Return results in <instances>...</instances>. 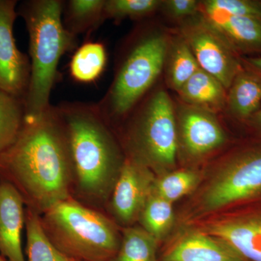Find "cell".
I'll use <instances>...</instances> for the list:
<instances>
[{
  "label": "cell",
  "mask_w": 261,
  "mask_h": 261,
  "mask_svg": "<svg viewBox=\"0 0 261 261\" xmlns=\"http://www.w3.org/2000/svg\"><path fill=\"white\" fill-rule=\"evenodd\" d=\"M0 179L11 184L25 207L40 216L72 197L69 145L56 106L25 117L18 137L0 155Z\"/></svg>",
  "instance_id": "cell-1"
},
{
  "label": "cell",
  "mask_w": 261,
  "mask_h": 261,
  "mask_svg": "<svg viewBox=\"0 0 261 261\" xmlns=\"http://www.w3.org/2000/svg\"><path fill=\"white\" fill-rule=\"evenodd\" d=\"M56 107L69 145L72 197L99 210L108 202L126 157L96 103L63 102Z\"/></svg>",
  "instance_id": "cell-2"
},
{
  "label": "cell",
  "mask_w": 261,
  "mask_h": 261,
  "mask_svg": "<svg viewBox=\"0 0 261 261\" xmlns=\"http://www.w3.org/2000/svg\"><path fill=\"white\" fill-rule=\"evenodd\" d=\"M63 4L61 0H28L17 8L29 37L31 75L24 100L25 118H36L50 108L60 60L76 47L77 37L63 25Z\"/></svg>",
  "instance_id": "cell-3"
},
{
  "label": "cell",
  "mask_w": 261,
  "mask_h": 261,
  "mask_svg": "<svg viewBox=\"0 0 261 261\" xmlns=\"http://www.w3.org/2000/svg\"><path fill=\"white\" fill-rule=\"evenodd\" d=\"M40 217L53 245L75 260L110 261L119 248L121 238L114 223L74 197L58 202Z\"/></svg>",
  "instance_id": "cell-4"
},
{
  "label": "cell",
  "mask_w": 261,
  "mask_h": 261,
  "mask_svg": "<svg viewBox=\"0 0 261 261\" xmlns=\"http://www.w3.org/2000/svg\"><path fill=\"white\" fill-rule=\"evenodd\" d=\"M117 68L107 93L96 103L111 127L127 118L159 78L166 62L168 39L161 33L138 36Z\"/></svg>",
  "instance_id": "cell-5"
},
{
  "label": "cell",
  "mask_w": 261,
  "mask_h": 261,
  "mask_svg": "<svg viewBox=\"0 0 261 261\" xmlns=\"http://www.w3.org/2000/svg\"><path fill=\"white\" fill-rule=\"evenodd\" d=\"M129 115L126 155L148 167L173 166L178 150L177 122L167 92L162 89L156 91L137 105Z\"/></svg>",
  "instance_id": "cell-6"
},
{
  "label": "cell",
  "mask_w": 261,
  "mask_h": 261,
  "mask_svg": "<svg viewBox=\"0 0 261 261\" xmlns=\"http://www.w3.org/2000/svg\"><path fill=\"white\" fill-rule=\"evenodd\" d=\"M261 195V147L235 154L204 193L202 205L214 211Z\"/></svg>",
  "instance_id": "cell-7"
},
{
  "label": "cell",
  "mask_w": 261,
  "mask_h": 261,
  "mask_svg": "<svg viewBox=\"0 0 261 261\" xmlns=\"http://www.w3.org/2000/svg\"><path fill=\"white\" fill-rule=\"evenodd\" d=\"M180 35L192 49L199 66L228 90L243 68L238 54L202 13L182 20Z\"/></svg>",
  "instance_id": "cell-8"
},
{
  "label": "cell",
  "mask_w": 261,
  "mask_h": 261,
  "mask_svg": "<svg viewBox=\"0 0 261 261\" xmlns=\"http://www.w3.org/2000/svg\"><path fill=\"white\" fill-rule=\"evenodd\" d=\"M16 0H0V90L25 100L30 82L31 63L19 50L13 35Z\"/></svg>",
  "instance_id": "cell-9"
},
{
  "label": "cell",
  "mask_w": 261,
  "mask_h": 261,
  "mask_svg": "<svg viewBox=\"0 0 261 261\" xmlns=\"http://www.w3.org/2000/svg\"><path fill=\"white\" fill-rule=\"evenodd\" d=\"M154 182L148 166L126 156L108 202L118 222L128 227L140 219Z\"/></svg>",
  "instance_id": "cell-10"
},
{
  "label": "cell",
  "mask_w": 261,
  "mask_h": 261,
  "mask_svg": "<svg viewBox=\"0 0 261 261\" xmlns=\"http://www.w3.org/2000/svg\"><path fill=\"white\" fill-rule=\"evenodd\" d=\"M178 135L189 155L210 153L226 142V135L214 113L184 104L176 112Z\"/></svg>",
  "instance_id": "cell-11"
},
{
  "label": "cell",
  "mask_w": 261,
  "mask_h": 261,
  "mask_svg": "<svg viewBox=\"0 0 261 261\" xmlns=\"http://www.w3.org/2000/svg\"><path fill=\"white\" fill-rule=\"evenodd\" d=\"M24 205L18 190L9 182L0 179V253L8 261H25L21 240Z\"/></svg>",
  "instance_id": "cell-12"
},
{
  "label": "cell",
  "mask_w": 261,
  "mask_h": 261,
  "mask_svg": "<svg viewBox=\"0 0 261 261\" xmlns=\"http://www.w3.org/2000/svg\"><path fill=\"white\" fill-rule=\"evenodd\" d=\"M159 261H248L229 245L207 233L191 232L163 250Z\"/></svg>",
  "instance_id": "cell-13"
},
{
  "label": "cell",
  "mask_w": 261,
  "mask_h": 261,
  "mask_svg": "<svg viewBox=\"0 0 261 261\" xmlns=\"http://www.w3.org/2000/svg\"><path fill=\"white\" fill-rule=\"evenodd\" d=\"M206 233L229 245L248 261H261V214L216 221Z\"/></svg>",
  "instance_id": "cell-14"
},
{
  "label": "cell",
  "mask_w": 261,
  "mask_h": 261,
  "mask_svg": "<svg viewBox=\"0 0 261 261\" xmlns=\"http://www.w3.org/2000/svg\"><path fill=\"white\" fill-rule=\"evenodd\" d=\"M200 12L237 54L261 53V19L216 10L200 9Z\"/></svg>",
  "instance_id": "cell-15"
},
{
  "label": "cell",
  "mask_w": 261,
  "mask_h": 261,
  "mask_svg": "<svg viewBox=\"0 0 261 261\" xmlns=\"http://www.w3.org/2000/svg\"><path fill=\"white\" fill-rule=\"evenodd\" d=\"M177 92L185 104L205 111L215 113L226 107V89L217 79L201 68Z\"/></svg>",
  "instance_id": "cell-16"
},
{
  "label": "cell",
  "mask_w": 261,
  "mask_h": 261,
  "mask_svg": "<svg viewBox=\"0 0 261 261\" xmlns=\"http://www.w3.org/2000/svg\"><path fill=\"white\" fill-rule=\"evenodd\" d=\"M228 90L226 106L235 118L248 119L260 110L261 75L243 68Z\"/></svg>",
  "instance_id": "cell-17"
},
{
  "label": "cell",
  "mask_w": 261,
  "mask_h": 261,
  "mask_svg": "<svg viewBox=\"0 0 261 261\" xmlns=\"http://www.w3.org/2000/svg\"><path fill=\"white\" fill-rule=\"evenodd\" d=\"M106 0H68L63 2L65 28L75 37L92 32L104 21Z\"/></svg>",
  "instance_id": "cell-18"
},
{
  "label": "cell",
  "mask_w": 261,
  "mask_h": 261,
  "mask_svg": "<svg viewBox=\"0 0 261 261\" xmlns=\"http://www.w3.org/2000/svg\"><path fill=\"white\" fill-rule=\"evenodd\" d=\"M107 63V51L102 43L86 42L77 48L70 60V76L81 84H91L102 74Z\"/></svg>",
  "instance_id": "cell-19"
},
{
  "label": "cell",
  "mask_w": 261,
  "mask_h": 261,
  "mask_svg": "<svg viewBox=\"0 0 261 261\" xmlns=\"http://www.w3.org/2000/svg\"><path fill=\"white\" fill-rule=\"evenodd\" d=\"M164 66L168 85L178 92L182 86L200 69L192 49L181 35L168 43Z\"/></svg>",
  "instance_id": "cell-20"
},
{
  "label": "cell",
  "mask_w": 261,
  "mask_h": 261,
  "mask_svg": "<svg viewBox=\"0 0 261 261\" xmlns=\"http://www.w3.org/2000/svg\"><path fill=\"white\" fill-rule=\"evenodd\" d=\"M25 226L28 261H78L67 256L53 245L43 228L40 215L27 207Z\"/></svg>",
  "instance_id": "cell-21"
},
{
  "label": "cell",
  "mask_w": 261,
  "mask_h": 261,
  "mask_svg": "<svg viewBox=\"0 0 261 261\" xmlns=\"http://www.w3.org/2000/svg\"><path fill=\"white\" fill-rule=\"evenodd\" d=\"M158 241L143 228H124L119 248L110 261H159Z\"/></svg>",
  "instance_id": "cell-22"
},
{
  "label": "cell",
  "mask_w": 261,
  "mask_h": 261,
  "mask_svg": "<svg viewBox=\"0 0 261 261\" xmlns=\"http://www.w3.org/2000/svg\"><path fill=\"white\" fill-rule=\"evenodd\" d=\"M25 116L23 101L0 90V155L18 137Z\"/></svg>",
  "instance_id": "cell-23"
},
{
  "label": "cell",
  "mask_w": 261,
  "mask_h": 261,
  "mask_svg": "<svg viewBox=\"0 0 261 261\" xmlns=\"http://www.w3.org/2000/svg\"><path fill=\"white\" fill-rule=\"evenodd\" d=\"M172 202L160 197L152 190L140 216L142 228L156 240H161L172 226Z\"/></svg>",
  "instance_id": "cell-24"
},
{
  "label": "cell",
  "mask_w": 261,
  "mask_h": 261,
  "mask_svg": "<svg viewBox=\"0 0 261 261\" xmlns=\"http://www.w3.org/2000/svg\"><path fill=\"white\" fill-rule=\"evenodd\" d=\"M199 181V176L189 170L168 173L154 181L152 191L165 200L173 202L190 193Z\"/></svg>",
  "instance_id": "cell-25"
},
{
  "label": "cell",
  "mask_w": 261,
  "mask_h": 261,
  "mask_svg": "<svg viewBox=\"0 0 261 261\" xmlns=\"http://www.w3.org/2000/svg\"><path fill=\"white\" fill-rule=\"evenodd\" d=\"M162 5L159 0H106L104 19H140L153 13Z\"/></svg>",
  "instance_id": "cell-26"
},
{
  "label": "cell",
  "mask_w": 261,
  "mask_h": 261,
  "mask_svg": "<svg viewBox=\"0 0 261 261\" xmlns=\"http://www.w3.org/2000/svg\"><path fill=\"white\" fill-rule=\"evenodd\" d=\"M200 9L216 10L236 16L261 19V2L250 0H206L201 2Z\"/></svg>",
  "instance_id": "cell-27"
},
{
  "label": "cell",
  "mask_w": 261,
  "mask_h": 261,
  "mask_svg": "<svg viewBox=\"0 0 261 261\" xmlns=\"http://www.w3.org/2000/svg\"><path fill=\"white\" fill-rule=\"evenodd\" d=\"M162 5L168 16L176 20H186L200 11V3L196 0H167Z\"/></svg>",
  "instance_id": "cell-28"
},
{
  "label": "cell",
  "mask_w": 261,
  "mask_h": 261,
  "mask_svg": "<svg viewBox=\"0 0 261 261\" xmlns=\"http://www.w3.org/2000/svg\"><path fill=\"white\" fill-rule=\"evenodd\" d=\"M245 63L248 65V69L261 75V57L249 58L245 60Z\"/></svg>",
  "instance_id": "cell-29"
},
{
  "label": "cell",
  "mask_w": 261,
  "mask_h": 261,
  "mask_svg": "<svg viewBox=\"0 0 261 261\" xmlns=\"http://www.w3.org/2000/svg\"><path fill=\"white\" fill-rule=\"evenodd\" d=\"M252 123L261 129V109L251 117Z\"/></svg>",
  "instance_id": "cell-30"
},
{
  "label": "cell",
  "mask_w": 261,
  "mask_h": 261,
  "mask_svg": "<svg viewBox=\"0 0 261 261\" xmlns=\"http://www.w3.org/2000/svg\"><path fill=\"white\" fill-rule=\"evenodd\" d=\"M0 261H8L3 255H2V254L0 253Z\"/></svg>",
  "instance_id": "cell-31"
}]
</instances>
